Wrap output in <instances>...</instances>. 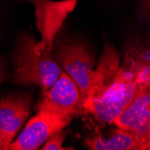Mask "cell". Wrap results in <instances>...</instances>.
Returning <instances> with one entry per match:
<instances>
[{
	"mask_svg": "<svg viewBox=\"0 0 150 150\" xmlns=\"http://www.w3.org/2000/svg\"><path fill=\"white\" fill-rule=\"evenodd\" d=\"M130 67L120 66L119 52L106 44L87 88L82 110L103 123L112 124L115 118L143 87Z\"/></svg>",
	"mask_w": 150,
	"mask_h": 150,
	"instance_id": "6da1fadb",
	"label": "cell"
},
{
	"mask_svg": "<svg viewBox=\"0 0 150 150\" xmlns=\"http://www.w3.org/2000/svg\"><path fill=\"white\" fill-rule=\"evenodd\" d=\"M50 54L32 34L22 33L13 53V82L23 86H39L42 92L50 89L62 71Z\"/></svg>",
	"mask_w": 150,
	"mask_h": 150,
	"instance_id": "7a4b0ae2",
	"label": "cell"
},
{
	"mask_svg": "<svg viewBox=\"0 0 150 150\" xmlns=\"http://www.w3.org/2000/svg\"><path fill=\"white\" fill-rule=\"evenodd\" d=\"M37 109L70 120L81 112L80 91L65 71H61L59 77L50 89L42 92Z\"/></svg>",
	"mask_w": 150,
	"mask_h": 150,
	"instance_id": "3957f363",
	"label": "cell"
},
{
	"mask_svg": "<svg viewBox=\"0 0 150 150\" xmlns=\"http://www.w3.org/2000/svg\"><path fill=\"white\" fill-rule=\"evenodd\" d=\"M56 61L77 86L83 103L94 70V57L86 44L75 42L58 47Z\"/></svg>",
	"mask_w": 150,
	"mask_h": 150,
	"instance_id": "277c9868",
	"label": "cell"
},
{
	"mask_svg": "<svg viewBox=\"0 0 150 150\" xmlns=\"http://www.w3.org/2000/svg\"><path fill=\"white\" fill-rule=\"evenodd\" d=\"M112 124L132 133L145 150L150 149V86L137 93Z\"/></svg>",
	"mask_w": 150,
	"mask_h": 150,
	"instance_id": "5b68a950",
	"label": "cell"
},
{
	"mask_svg": "<svg viewBox=\"0 0 150 150\" xmlns=\"http://www.w3.org/2000/svg\"><path fill=\"white\" fill-rule=\"evenodd\" d=\"M35 7L36 25L42 34L40 45L50 52L53 42L67 16L75 9L77 0H28Z\"/></svg>",
	"mask_w": 150,
	"mask_h": 150,
	"instance_id": "8992f818",
	"label": "cell"
},
{
	"mask_svg": "<svg viewBox=\"0 0 150 150\" xmlns=\"http://www.w3.org/2000/svg\"><path fill=\"white\" fill-rule=\"evenodd\" d=\"M69 122L70 120L38 111L37 114L27 122L16 141L11 143L9 149L36 150L51 135L63 129Z\"/></svg>",
	"mask_w": 150,
	"mask_h": 150,
	"instance_id": "52a82bcc",
	"label": "cell"
},
{
	"mask_svg": "<svg viewBox=\"0 0 150 150\" xmlns=\"http://www.w3.org/2000/svg\"><path fill=\"white\" fill-rule=\"evenodd\" d=\"M30 113L29 94H11L0 101V133L9 146Z\"/></svg>",
	"mask_w": 150,
	"mask_h": 150,
	"instance_id": "ba28073f",
	"label": "cell"
},
{
	"mask_svg": "<svg viewBox=\"0 0 150 150\" xmlns=\"http://www.w3.org/2000/svg\"><path fill=\"white\" fill-rule=\"evenodd\" d=\"M90 150H145L140 141L128 130L118 128L109 139L94 136L85 140Z\"/></svg>",
	"mask_w": 150,
	"mask_h": 150,
	"instance_id": "9c48e42d",
	"label": "cell"
},
{
	"mask_svg": "<svg viewBox=\"0 0 150 150\" xmlns=\"http://www.w3.org/2000/svg\"><path fill=\"white\" fill-rule=\"evenodd\" d=\"M66 138L65 132L61 129L55 132L43 143L42 150H71L73 147L63 146V142Z\"/></svg>",
	"mask_w": 150,
	"mask_h": 150,
	"instance_id": "30bf717a",
	"label": "cell"
},
{
	"mask_svg": "<svg viewBox=\"0 0 150 150\" xmlns=\"http://www.w3.org/2000/svg\"><path fill=\"white\" fill-rule=\"evenodd\" d=\"M7 77V71L3 60L0 59V84H2Z\"/></svg>",
	"mask_w": 150,
	"mask_h": 150,
	"instance_id": "8fae6325",
	"label": "cell"
},
{
	"mask_svg": "<svg viewBox=\"0 0 150 150\" xmlns=\"http://www.w3.org/2000/svg\"><path fill=\"white\" fill-rule=\"evenodd\" d=\"M9 145L5 141L2 134L0 133V150H7L9 149Z\"/></svg>",
	"mask_w": 150,
	"mask_h": 150,
	"instance_id": "7c38bea8",
	"label": "cell"
}]
</instances>
